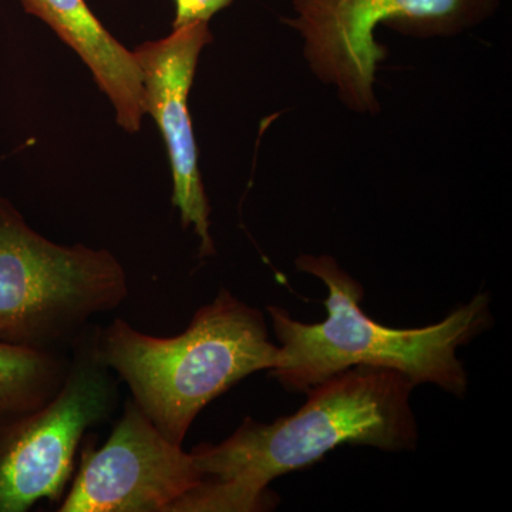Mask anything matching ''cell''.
I'll return each mask as SVG.
<instances>
[{
  "mask_svg": "<svg viewBox=\"0 0 512 512\" xmlns=\"http://www.w3.org/2000/svg\"><path fill=\"white\" fill-rule=\"evenodd\" d=\"M416 384L397 370L355 366L309 389L298 412L259 423L245 417L220 444L192 448L202 481L173 512L272 510L275 478L312 466L343 444L413 451L419 443L410 397Z\"/></svg>",
  "mask_w": 512,
  "mask_h": 512,
  "instance_id": "obj_1",
  "label": "cell"
},
{
  "mask_svg": "<svg viewBox=\"0 0 512 512\" xmlns=\"http://www.w3.org/2000/svg\"><path fill=\"white\" fill-rule=\"evenodd\" d=\"M295 265L328 288V319L303 323L281 306H268L281 348L271 375L286 392L306 393L350 367L376 366L397 370L416 386L434 384L460 399L466 396L468 376L457 350L493 326L488 293H477L434 325L394 329L363 312L362 285L333 256L299 255Z\"/></svg>",
  "mask_w": 512,
  "mask_h": 512,
  "instance_id": "obj_2",
  "label": "cell"
},
{
  "mask_svg": "<svg viewBox=\"0 0 512 512\" xmlns=\"http://www.w3.org/2000/svg\"><path fill=\"white\" fill-rule=\"evenodd\" d=\"M97 359L119 376L161 434L183 446L205 406L235 384L279 365L264 313L221 289L173 338L146 335L117 318L93 325Z\"/></svg>",
  "mask_w": 512,
  "mask_h": 512,
  "instance_id": "obj_3",
  "label": "cell"
},
{
  "mask_svg": "<svg viewBox=\"0 0 512 512\" xmlns=\"http://www.w3.org/2000/svg\"><path fill=\"white\" fill-rule=\"evenodd\" d=\"M128 292L126 271L110 251L50 241L0 195L2 342L64 352Z\"/></svg>",
  "mask_w": 512,
  "mask_h": 512,
  "instance_id": "obj_4",
  "label": "cell"
},
{
  "mask_svg": "<svg viewBox=\"0 0 512 512\" xmlns=\"http://www.w3.org/2000/svg\"><path fill=\"white\" fill-rule=\"evenodd\" d=\"M498 0H293L295 16L286 20L303 40L312 73L335 87L356 113H379L375 83L387 47L376 29L387 25L416 37L454 36L480 25Z\"/></svg>",
  "mask_w": 512,
  "mask_h": 512,
  "instance_id": "obj_5",
  "label": "cell"
},
{
  "mask_svg": "<svg viewBox=\"0 0 512 512\" xmlns=\"http://www.w3.org/2000/svg\"><path fill=\"white\" fill-rule=\"evenodd\" d=\"M70 350L66 380L49 402L0 417V512H26L39 501H59L72 480L84 434L119 407V379L94 353L93 325Z\"/></svg>",
  "mask_w": 512,
  "mask_h": 512,
  "instance_id": "obj_6",
  "label": "cell"
},
{
  "mask_svg": "<svg viewBox=\"0 0 512 512\" xmlns=\"http://www.w3.org/2000/svg\"><path fill=\"white\" fill-rule=\"evenodd\" d=\"M202 481L191 453L165 439L128 397L109 440L86 451L59 512H173Z\"/></svg>",
  "mask_w": 512,
  "mask_h": 512,
  "instance_id": "obj_7",
  "label": "cell"
},
{
  "mask_svg": "<svg viewBox=\"0 0 512 512\" xmlns=\"http://www.w3.org/2000/svg\"><path fill=\"white\" fill-rule=\"evenodd\" d=\"M211 42L210 23L194 22L133 50L143 74L144 109L157 121L167 144L173 175L171 202L180 211L183 228H194L200 239L201 258L214 255L215 245L188 97L202 50Z\"/></svg>",
  "mask_w": 512,
  "mask_h": 512,
  "instance_id": "obj_8",
  "label": "cell"
},
{
  "mask_svg": "<svg viewBox=\"0 0 512 512\" xmlns=\"http://www.w3.org/2000/svg\"><path fill=\"white\" fill-rule=\"evenodd\" d=\"M26 13L46 23L92 72L116 111L117 124L138 133L146 117L143 74L136 56L97 19L86 0H19Z\"/></svg>",
  "mask_w": 512,
  "mask_h": 512,
  "instance_id": "obj_9",
  "label": "cell"
},
{
  "mask_svg": "<svg viewBox=\"0 0 512 512\" xmlns=\"http://www.w3.org/2000/svg\"><path fill=\"white\" fill-rule=\"evenodd\" d=\"M70 356L0 340V417L30 412L49 402L66 380Z\"/></svg>",
  "mask_w": 512,
  "mask_h": 512,
  "instance_id": "obj_10",
  "label": "cell"
},
{
  "mask_svg": "<svg viewBox=\"0 0 512 512\" xmlns=\"http://www.w3.org/2000/svg\"><path fill=\"white\" fill-rule=\"evenodd\" d=\"M235 0H174L175 18L173 29L194 22H207L221 10L227 9Z\"/></svg>",
  "mask_w": 512,
  "mask_h": 512,
  "instance_id": "obj_11",
  "label": "cell"
}]
</instances>
